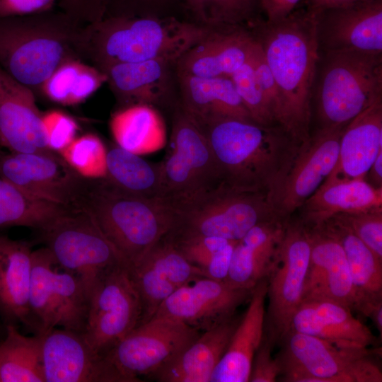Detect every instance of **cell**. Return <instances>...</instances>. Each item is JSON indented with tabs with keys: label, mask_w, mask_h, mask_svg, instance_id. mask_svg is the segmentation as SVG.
Here are the masks:
<instances>
[{
	"label": "cell",
	"mask_w": 382,
	"mask_h": 382,
	"mask_svg": "<svg viewBox=\"0 0 382 382\" xmlns=\"http://www.w3.org/2000/svg\"><path fill=\"white\" fill-rule=\"evenodd\" d=\"M199 125L209 142L221 183L265 192L269 197L286 174L300 146L279 125L262 126L230 117Z\"/></svg>",
	"instance_id": "1"
},
{
	"label": "cell",
	"mask_w": 382,
	"mask_h": 382,
	"mask_svg": "<svg viewBox=\"0 0 382 382\" xmlns=\"http://www.w3.org/2000/svg\"><path fill=\"white\" fill-rule=\"evenodd\" d=\"M257 40L277 87L281 127L299 144L311 136V90L318 60V16L307 9L263 24Z\"/></svg>",
	"instance_id": "2"
},
{
	"label": "cell",
	"mask_w": 382,
	"mask_h": 382,
	"mask_svg": "<svg viewBox=\"0 0 382 382\" xmlns=\"http://www.w3.org/2000/svg\"><path fill=\"white\" fill-rule=\"evenodd\" d=\"M208 34L202 26L173 18L105 17L84 26L79 52L100 70L125 62H172Z\"/></svg>",
	"instance_id": "3"
},
{
	"label": "cell",
	"mask_w": 382,
	"mask_h": 382,
	"mask_svg": "<svg viewBox=\"0 0 382 382\" xmlns=\"http://www.w3.org/2000/svg\"><path fill=\"white\" fill-rule=\"evenodd\" d=\"M81 25L62 11L0 18V67L31 90L64 62L80 59Z\"/></svg>",
	"instance_id": "4"
},
{
	"label": "cell",
	"mask_w": 382,
	"mask_h": 382,
	"mask_svg": "<svg viewBox=\"0 0 382 382\" xmlns=\"http://www.w3.org/2000/svg\"><path fill=\"white\" fill-rule=\"evenodd\" d=\"M89 185L79 209L86 212L129 267L171 230L175 211L166 199L120 190L104 179Z\"/></svg>",
	"instance_id": "5"
},
{
	"label": "cell",
	"mask_w": 382,
	"mask_h": 382,
	"mask_svg": "<svg viewBox=\"0 0 382 382\" xmlns=\"http://www.w3.org/2000/svg\"><path fill=\"white\" fill-rule=\"evenodd\" d=\"M170 204L175 221L165 236L170 241L199 236L236 241L259 224L283 219L275 212L267 192L237 189L224 183Z\"/></svg>",
	"instance_id": "6"
},
{
	"label": "cell",
	"mask_w": 382,
	"mask_h": 382,
	"mask_svg": "<svg viewBox=\"0 0 382 382\" xmlns=\"http://www.w3.org/2000/svg\"><path fill=\"white\" fill-rule=\"evenodd\" d=\"M382 98V53L327 51L318 91L319 128L345 127Z\"/></svg>",
	"instance_id": "7"
},
{
	"label": "cell",
	"mask_w": 382,
	"mask_h": 382,
	"mask_svg": "<svg viewBox=\"0 0 382 382\" xmlns=\"http://www.w3.org/2000/svg\"><path fill=\"white\" fill-rule=\"evenodd\" d=\"M276 357L287 382H381V369L368 347H347L290 330Z\"/></svg>",
	"instance_id": "8"
},
{
	"label": "cell",
	"mask_w": 382,
	"mask_h": 382,
	"mask_svg": "<svg viewBox=\"0 0 382 382\" xmlns=\"http://www.w3.org/2000/svg\"><path fill=\"white\" fill-rule=\"evenodd\" d=\"M29 306L33 335L57 328L84 332L88 292L81 280L63 268L45 246L33 250Z\"/></svg>",
	"instance_id": "9"
},
{
	"label": "cell",
	"mask_w": 382,
	"mask_h": 382,
	"mask_svg": "<svg viewBox=\"0 0 382 382\" xmlns=\"http://www.w3.org/2000/svg\"><path fill=\"white\" fill-rule=\"evenodd\" d=\"M38 231L57 262L81 280L89 299L108 271L127 263L81 209L66 210Z\"/></svg>",
	"instance_id": "10"
},
{
	"label": "cell",
	"mask_w": 382,
	"mask_h": 382,
	"mask_svg": "<svg viewBox=\"0 0 382 382\" xmlns=\"http://www.w3.org/2000/svg\"><path fill=\"white\" fill-rule=\"evenodd\" d=\"M311 254L308 228L290 217L267 277L265 333L274 346L290 331L292 318L302 301Z\"/></svg>",
	"instance_id": "11"
},
{
	"label": "cell",
	"mask_w": 382,
	"mask_h": 382,
	"mask_svg": "<svg viewBox=\"0 0 382 382\" xmlns=\"http://www.w3.org/2000/svg\"><path fill=\"white\" fill-rule=\"evenodd\" d=\"M141 303L128 264L108 271L91 294L84 332L85 340L105 355L141 319Z\"/></svg>",
	"instance_id": "12"
},
{
	"label": "cell",
	"mask_w": 382,
	"mask_h": 382,
	"mask_svg": "<svg viewBox=\"0 0 382 382\" xmlns=\"http://www.w3.org/2000/svg\"><path fill=\"white\" fill-rule=\"evenodd\" d=\"M171 144V151L161 163L170 202L204 193L221 183L203 130L181 108L173 117Z\"/></svg>",
	"instance_id": "13"
},
{
	"label": "cell",
	"mask_w": 382,
	"mask_h": 382,
	"mask_svg": "<svg viewBox=\"0 0 382 382\" xmlns=\"http://www.w3.org/2000/svg\"><path fill=\"white\" fill-rule=\"evenodd\" d=\"M0 177L28 196L68 209H79L88 184L52 151L0 150Z\"/></svg>",
	"instance_id": "14"
},
{
	"label": "cell",
	"mask_w": 382,
	"mask_h": 382,
	"mask_svg": "<svg viewBox=\"0 0 382 382\" xmlns=\"http://www.w3.org/2000/svg\"><path fill=\"white\" fill-rule=\"evenodd\" d=\"M200 332L182 322L152 318L105 354L129 382H139L192 344Z\"/></svg>",
	"instance_id": "15"
},
{
	"label": "cell",
	"mask_w": 382,
	"mask_h": 382,
	"mask_svg": "<svg viewBox=\"0 0 382 382\" xmlns=\"http://www.w3.org/2000/svg\"><path fill=\"white\" fill-rule=\"evenodd\" d=\"M344 128H319L300 144L286 174L270 197L279 217H291L330 174Z\"/></svg>",
	"instance_id": "16"
},
{
	"label": "cell",
	"mask_w": 382,
	"mask_h": 382,
	"mask_svg": "<svg viewBox=\"0 0 382 382\" xmlns=\"http://www.w3.org/2000/svg\"><path fill=\"white\" fill-rule=\"evenodd\" d=\"M251 291L199 277L168 296L153 318H170L204 332L234 316L237 308L249 299Z\"/></svg>",
	"instance_id": "17"
},
{
	"label": "cell",
	"mask_w": 382,
	"mask_h": 382,
	"mask_svg": "<svg viewBox=\"0 0 382 382\" xmlns=\"http://www.w3.org/2000/svg\"><path fill=\"white\" fill-rule=\"evenodd\" d=\"M40 335L45 382H129L82 333L57 328Z\"/></svg>",
	"instance_id": "18"
},
{
	"label": "cell",
	"mask_w": 382,
	"mask_h": 382,
	"mask_svg": "<svg viewBox=\"0 0 382 382\" xmlns=\"http://www.w3.org/2000/svg\"><path fill=\"white\" fill-rule=\"evenodd\" d=\"M129 268L141 303L139 325L151 319L160 305L178 288L195 278L205 277L165 237Z\"/></svg>",
	"instance_id": "19"
},
{
	"label": "cell",
	"mask_w": 382,
	"mask_h": 382,
	"mask_svg": "<svg viewBox=\"0 0 382 382\" xmlns=\"http://www.w3.org/2000/svg\"><path fill=\"white\" fill-rule=\"evenodd\" d=\"M306 228L311 254L302 301H331L359 311L349 265L341 244L322 228Z\"/></svg>",
	"instance_id": "20"
},
{
	"label": "cell",
	"mask_w": 382,
	"mask_h": 382,
	"mask_svg": "<svg viewBox=\"0 0 382 382\" xmlns=\"http://www.w3.org/2000/svg\"><path fill=\"white\" fill-rule=\"evenodd\" d=\"M316 15L319 45L326 51L382 53V0H359Z\"/></svg>",
	"instance_id": "21"
},
{
	"label": "cell",
	"mask_w": 382,
	"mask_h": 382,
	"mask_svg": "<svg viewBox=\"0 0 382 382\" xmlns=\"http://www.w3.org/2000/svg\"><path fill=\"white\" fill-rule=\"evenodd\" d=\"M42 115L34 91L0 67V146L12 152L51 151Z\"/></svg>",
	"instance_id": "22"
},
{
	"label": "cell",
	"mask_w": 382,
	"mask_h": 382,
	"mask_svg": "<svg viewBox=\"0 0 382 382\" xmlns=\"http://www.w3.org/2000/svg\"><path fill=\"white\" fill-rule=\"evenodd\" d=\"M33 250L27 241L0 235V320L33 333L29 306Z\"/></svg>",
	"instance_id": "23"
},
{
	"label": "cell",
	"mask_w": 382,
	"mask_h": 382,
	"mask_svg": "<svg viewBox=\"0 0 382 382\" xmlns=\"http://www.w3.org/2000/svg\"><path fill=\"white\" fill-rule=\"evenodd\" d=\"M347 306L331 301L308 300L295 312L290 330L347 347H369L376 337Z\"/></svg>",
	"instance_id": "24"
},
{
	"label": "cell",
	"mask_w": 382,
	"mask_h": 382,
	"mask_svg": "<svg viewBox=\"0 0 382 382\" xmlns=\"http://www.w3.org/2000/svg\"><path fill=\"white\" fill-rule=\"evenodd\" d=\"M267 278L252 289L248 306L209 382H248L254 355L265 333Z\"/></svg>",
	"instance_id": "25"
},
{
	"label": "cell",
	"mask_w": 382,
	"mask_h": 382,
	"mask_svg": "<svg viewBox=\"0 0 382 382\" xmlns=\"http://www.w3.org/2000/svg\"><path fill=\"white\" fill-rule=\"evenodd\" d=\"M382 151V98L358 115L344 128L337 163L324 182L364 178Z\"/></svg>",
	"instance_id": "26"
},
{
	"label": "cell",
	"mask_w": 382,
	"mask_h": 382,
	"mask_svg": "<svg viewBox=\"0 0 382 382\" xmlns=\"http://www.w3.org/2000/svg\"><path fill=\"white\" fill-rule=\"evenodd\" d=\"M240 319L235 314L200 333L192 344L148 377L160 382H209Z\"/></svg>",
	"instance_id": "27"
},
{
	"label": "cell",
	"mask_w": 382,
	"mask_h": 382,
	"mask_svg": "<svg viewBox=\"0 0 382 382\" xmlns=\"http://www.w3.org/2000/svg\"><path fill=\"white\" fill-rule=\"evenodd\" d=\"M288 219L259 224L236 241L224 282L235 288L252 290L267 277L274 265Z\"/></svg>",
	"instance_id": "28"
},
{
	"label": "cell",
	"mask_w": 382,
	"mask_h": 382,
	"mask_svg": "<svg viewBox=\"0 0 382 382\" xmlns=\"http://www.w3.org/2000/svg\"><path fill=\"white\" fill-rule=\"evenodd\" d=\"M255 41L241 31L209 33L178 59V74L229 77L249 59Z\"/></svg>",
	"instance_id": "29"
},
{
	"label": "cell",
	"mask_w": 382,
	"mask_h": 382,
	"mask_svg": "<svg viewBox=\"0 0 382 382\" xmlns=\"http://www.w3.org/2000/svg\"><path fill=\"white\" fill-rule=\"evenodd\" d=\"M382 207V188L364 178L324 182L299 209L298 219L305 226H317L330 217Z\"/></svg>",
	"instance_id": "30"
},
{
	"label": "cell",
	"mask_w": 382,
	"mask_h": 382,
	"mask_svg": "<svg viewBox=\"0 0 382 382\" xmlns=\"http://www.w3.org/2000/svg\"><path fill=\"white\" fill-rule=\"evenodd\" d=\"M179 77L181 108L199 125L222 117L253 121L230 77Z\"/></svg>",
	"instance_id": "31"
},
{
	"label": "cell",
	"mask_w": 382,
	"mask_h": 382,
	"mask_svg": "<svg viewBox=\"0 0 382 382\" xmlns=\"http://www.w3.org/2000/svg\"><path fill=\"white\" fill-rule=\"evenodd\" d=\"M315 227L322 228L341 244L349 265L359 312L369 317L372 309L382 303V260L348 228L333 219Z\"/></svg>",
	"instance_id": "32"
},
{
	"label": "cell",
	"mask_w": 382,
	"mask_h": 382,
	"mask_svg": "<svg viewBox=\"0 0 382 382\" xmlns=\"http://www.w3.org/2000/svg\"><path fill=\"white\" fill-rule=\"evenodd\" d=\"M170 64L167 60L151 59L115 64L101 71L107 75L112 91L126 106H151L167 90Z\"/></svg>",
	"instance_id": "33"
},
{
	"label": "cell",
	"mask_w": 382,
	"mask_h": 382,
	"mask_svg": "<svg viewBox=\"0 0 382 382\" xmlns=\"http://www.w3.org/2000/svg\"><path fill=\"white\" fill-rule=\"evenodd\" d=\"M103 179L132 195L167 199L161 163L149 162L117 144L107 148L106 175Z\"/></svg>",
	"instance_id": "34"
},
{
	"label": "cell",
	"mask_w": 382,
	"mask_h": 382,
	"mask_svg": "<svg viewBox=\"0 0 382 382\" xmlns=\"http://www.w3.org/2000/svg\"><path fill=\"white\" fill-rule=\"evenodd\" d=\"M110 127L117 145L139 155L159 148L165 139L161 118L148 105H132L116 112Z\"/></svg>",
	"instance_id": "35"
},
{
	"label": "cell",
	"mask_w": 382,
	"mask_h": 382,
	"mask_svg": "<svg viewBox=\"0 0 382 382\" xmlns=\"http://www.w3.org/2000/svg\"><path fill=\"white\" fill-rule=\"evenodd\" d=\"M42 335L26 336L6 325L0 342V382H45Z\"/></svg>",
	"instance_id": "36"
},
{
	"label": "cell",
	"mask_w": 382,
	"mask_h": 382,
	"mask_svg": "<svg viewBox=\"0 0 382 382\" xmlns=\"http://www.w3.org/2000/svg\"><path fill=\"white\" fill-rule=\"evenodd\" d=\"M107 81L105 73L98 67L71 59L49 76L40 91L52 102L71 106L85 101Z\"/></svg>",
	"instance_id": "37"
},
{
	"label": "cell",
	"mask_w": 382,
	"mask_h": 382,
	"mask_svg": "<svg viewBox=\"0 0 382 382\" xmlns=\"http://www.w3.org/2000/svg\"><path fill=\"white\" fill-rule=\"evenodd\" d=\"M68 209L32 198L0 177V228L40 229Z\"/></svg>",
	"instance_id": "38"
},
{
	"label": "cell",
	"mask_w": 382,
	"mask_h": 382,
	"mask_svg": "<svg viewBox=\"0 0 382 382\" xmlns=\"http://www.w3.org/2000/svg\"><path fill=\"white\" fill-rule=\"evenodd\" d=\"M169 241L191 265L199 268L205 277L216 280H225L237 241L215 236H199Z\"/></svg>",
	"instance_id": "39"
},
{
	"label": "cell",
	"mask_w": 382,
	"mask_h": 382,
	"mask_svg": "<svg viewBox=\"0 0 382 382\" xmlns=\"http://www.w3.org/2000/svg\"><path fill=\"white\" fill-rule=\"evenodd\" d=\"M57 154L81 178L89 180L105 178L107 147L97 135L86 134L77 137Z\"/></svg>",
	"instance_id": "40"
},
{
	"label": "cell",
	"mask_w": 382,
	"mask_h": 382,
	"mask_svg": "<svg viewBox=\"0 0 382 382\" xmlns=\"http://www.w3.org/2000/svg\"><path fill=\"white\" fill-rule=\"evenodd\" d=\"M203 22L209 25L235 26L251 19L260 0H185Z\"/></svg>",
	"instance_id": "41"
},
{
	"label": "cell",
	"mask_w": 382,
	"mask_h": 382,
	"mask_svg": "<svg viewBox=\"0 0 382 382\" xmlns=\"http://www.w3.org/2000/svg\"><path fill=\"white\" fill-rule=\"evenodd\" d=\"M229 77L254 122L262 126L279 125L258 83L250 56Z\"/></svg>",
	"instance_id": "42"
},
{
	"label": "cell",
	"mask_w": 382,
	"mask_h": 382,
	"mask_svg": "<svg viewBox=\"0 0 382 382\" xmlns=\"http://www.w3.org/2000/svg\"><path fill=\"white\" fill-rule=\"evenodd\" d=\"M330 219L348 228L382 260V207L364 212L339 214Z\"/></svg>",
	"instance_id": "43"
},
{
	"label": "cell",
	"mask_w": 382,
	"mask_h": 382,
	"mask_svg": "<svg viewBox=\"0 0 382 382\" xmlns=\"http://www.w3.org/2000/svg\"><path fill=\"white\" fill-rule=\"evenodd\" d=\"M42 123L47 146L56 153L66 148L76 137L77 122L62 111L52 110L42 113Z\"/></svg>",
	"instance_id": "44"
},
{
	"label": "cell",
	"mask_w": 382,
	"mask_h": 382,
	"mask_svg": "<svg viewBox=\"0 0 382 382\" xmlns=\"http://www.w3.org/2000/svg\"><path fill=\"white\" fill-rule=\"evenodd\" d=\"M250 58L256 77L267 105L277 125L281 126L282 108L279 91L270 69L265 60L261 46L257 40L254 43Z\"/></svg>",
	"instance_id": "45"
},
{
	"label": "cell",
	"mask_w": 382,
	"mask_h": 382,
	"mask_svg": "<svg viewBox=\"0 0 382 382\" xmlns=\"http://www.w3.org/2000/svg\"><path fill=\"white\" fill-rule=\"evenodd\" d=\"M274 345L264 333L252 362L250 382H274L280 375L281 369L276 357L272 352Z\"/></svg>",
	"instance_id": "46"
},
{
	"label": "cell",
	"mask_w": 382,
	"mask_h": 382,
	"mask_svg": "<svg viewBox=\"0 0 382 382\" xmlns=\"http://www.w3.org/2000/svg\"><path fill=\"white\" fill-rule=\"evenodd\" d=\"M60 11L76 23L87 25L103 18L104 0H59Z\"/></svg>",
	"instance_id": "47"
},
{
	"label": "cell",
	"mask_w": 382,
	"mask_h": 382,
	"mask_svg": "<svg viewBox=\"0 0 382 382\" xmlns=\"http://www.w3.org/2000/svg\"><path fill=\"white\" fill-rule=\"evenodd\" d=\"M55 0H0V18L35 15L53 9Z\"/></svg>",
	"instance_id": "48"
},
{
	"label": "cell",
	"mask_w": 382,
	"mask_h": 382,
	"mask_svg": "<svg viewBox=\"0 0 382 382\" xmlns=\"http://www.w3.org/2000/svg\"><path fill=\"white\" fill-rule=\"evenodd\" d=\"M300 0H260V6L264 11L267 22L280 21L293 11Z\"/></svg>",
	"instance_id": "49"
},
{
	"label": "cell",
	"mask_w": 382,
	"mask_h": 382,
	"mask_svg": "<svg viewBox=\"0 0 382 382\" xmlns=\"http://www.w3.org/2000/svg\"><path fill=\"white\" fill-rule=\"evenodd\" d=\"M143 0H104V17L136 16L137 7Z\"/></svg>",
	"instance_id": "50"
},
{
	"label": "cell",
	"mask_w": 382,
	"mask_h": 382,
	"mask_svg": "<svg viewBox=\"0 0 382 382\" xmlns=\"http://www.w3.org/2000/svg\"><path fill=\"white\" fill-rule=\"evenodd\" d=\"M359 0H308L306 9L315 14L337 6L348 4Z\"/></svg>",
	"instance_id": "51"
},
{
	"label": "cell",
	"mask_w": 382,
	"mask_h": 382,
	"mask_svg": "<svg viewBox=\"0 0 382 382\" xmlns=\"http://www.w3.org/2000/svg\"><path fill=\"white\" fill-rule=\"evenodd\" d=\"M365 180L376 188H382V151H381L371 166L370 167Z\"/></svg>",
	"instance_id": "52"
},
{
	"label": "cell",
	"mask_w": 382,
	"mask_h": 382,
	"mask_svg": "<svg viewBox=\"0 0 382 382\" xmlns=\"http://www.w3.org/2000/svg\"><path fill=\"white\" fill-rule=\"evenodd\" d=\"M369 317L371 318L377 329L382 333V303L376 306L371 311Z\"/></svg>",
	"instance_id": "53"
},
{
	"label": "cell",
	"mask_w": 382,
	"mask_h": 382,
	"mask_svg": "<svg viewBox=\"0 0 382 382\" xmlns=\"http://www.w3.org/2000/svg\"><path fill=\"white\" fill-rule=\"evenodd\" d=\"M6 333V326L0 320V342L5 337Z\"/></svg>",
	"instance_id": "54"
}]
</instances>
